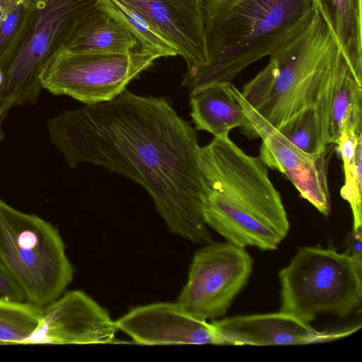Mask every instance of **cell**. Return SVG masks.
<instances>
[{
	"label": "cell",
	"mask_w": 362,
	"mask_h": 362,
	"mask_svg": "<svg viewBox=\"0 0 362 362\" xmlns=\"http://www.w3.org/2000/svg\"><path fill=\"white\" fill-rule=\"evenodd\" d=\"M47 129L71 168L92 163L135 181L171 232L195 243L211 241L197 132L165 98L126 89L111 100L60 112Z\"/></svg>",
	"instance_id": "1"
},
{
	"label": "cell",
	"mask_w": 362,
	"mask_h": 362,
	"mask_svg": "<svg viewBox=\"0 0 362 362\" xmlns=\"http://www.w3.org/2000/svg\"><path fill=\"white\" fill-rule=\"evenodd\" d=\"M197 159L206 187V225L240 247L277 249L290 223L260 158L246 153L224 134L199 147Z\"/></svg>",
	"instance_id": "2"
},
{
	"label": "cell",
	"mask_w": 362,
	"mask_h": 362,
	"mask_svg": "<svg viewBox=\"0 0 362 362\" xmlns=\"http://www.w3.org/2000/svg\"><path fill=\"white\" fill-rule=\"evenodd\" d=\"M207 64L185 83L190 91L231 82L259 59L294 43L316 13L313 0H204Z\"/></svg>",
	"instance_id": "3"
},
{
	"label": "cell",
	"mask_w": 362,
	"mask_h": 362,
	"mask_svg": "<svg viewBox=\"0 0 362 362\" xmlns=\"http://www.w3.org/2000/svg\"><path fill=\"white\" fill-rule=\"evenodd\" d=\"M339 49L316 11L303 34L270 57L267 66L243 87L245 100L276 129L302 110L317 105Z\"/></svg>",
	"instance_id": "4"
},
{
	"label": "cell",
	"mask_w": 362,
	"mask_h": 362,
	"mask_svg": "<svg viewBox=\"0 0 362 362\" xmlns=\"http://www.w3.org/2000/svg\"><path fill=\"white\" fill-rule=\"evenodd\" d=\"M25 1L22 21L0 52V122L13 106L35 102L42 89L39 77L42 65L96 4V0Z\"/></svg>",
	"instance_id": "5"
},
{
	"label": "cell",
	"mask_w": 362,
	"mask_h": 362,
	"mask_svg": "<svg viewBox=\"0 0 362 362\" xmlns=\"http://www.w3.org/2000/svg\"><path fill=\"white\" fill-rule=\"evenodd\" d=\"M0 260L25 300L39 308L57 299L73 279L74 269L57 229L1 199Z\"/></svg>",
	"instance_id": "6"
},
{
	"label": "cell",
	"mask_w": 362,
	"mask_h": 362,
	"mask_svg": "<svg viewBox=\"0 0 362 362\" xmlns=\"http://www.w3.org/2000/svg\"><path fill=\"white\" fill-rule=\"evenodd\" d=\"M279 276L280 311L305 323L325 313L345 317L361 306L362 263L346 251L303 247Z\"/></svg>",
	"instance_id": "7"
},
{
	"label": "cell",
	"mask_w": 362,
	"mask_h": 362,
	"mask_svg": "<svg viewBox=\"0 0 362 362\" xmlns=\"http://www.w3.org/2000/svg\"><path fill=\"white\" fill-rule=\"evenodd\" d=\"M157 59L141 47L126 54H93L62 45L44 63L39 77L51 93L93 105L120 94Z\"/></svg>",
	"instance_id": "8"
},
{
	"label": "cell",
	"mask_w": 362,
	"mask_h": 362,
	"mask_svg": "<svg viewBox=\"0 0 362 362\" xmlns=\"http://www.w3.org/2000/svg\"><path fill=\"white\" fill-rule=\"evenodd\" d=\"M253 261L245 248L229 242H209L194 254L177 304L194 317L224 315L246 285Z\"/></svg>",
	"instance_id": "9"
},
{
	"label": "cell",
	"mask_w": 362,
	"mask_h": 362,
	"mask_svg": "<svg viewBox=\"0 0 362 362\" xmlns=\"http://www.w3.org/2000/svg\"><path fill=\"white\" fill-rule=\"evenodd\" d=\"M230 90L251 123L256 137L262 139L259 157L263 163L284 174L303 199L328 216L331 212L328 165L336 145L330 144L319 153L300 150L259 115L232 83Z\"/></svg>",
	"instance_id": "10"
},
{
	"label": "cell",
	"mask_w": 362,
	"mask_h": 362,
	"mask_svg": "<svg viewBox=\"0 0 362 362\" xmlns=\"http://www.w3.org/2000/svg\"><path fill=\"white\" fill-rule=\"evenodd\" d=\"M117 330L105 308L74 290L40 308L38 324L25 344L117 343Z\"/></svg>",
	"instance_id": "11"
},
{
	"label": "cell",
	"mask_w": 362,
	"mask_h": 362,
	"mask_svg": "<svg viewBox=\"0 0 362 362\" xmlns=\"http://www.w3.org/2000/svg\"><path fill=\"white\" fill-rule=\"evenodd\" d=\"M144 16L186 62L182 84L208 62L204 0H119Z\"/></svg>",
	"instance_id": "12"
},
{
	"label": "cell",
	"mask_w": 362,
	"mask_h": 362,
	"mask_svg": "<svg viewBox=\"0 0 362 362\" xmlns=\"http://www.w3.org/2000/svg\"><path fill=\"white\" fill-rule=\"evenodd\" d=\"M219 345H297L329 341L354 333L358 327L320 332L310 324L279 311L238 315L211 323Z\"/></svg>",
	"instance_id": "13"
},
{
	"label": "cell",
	"mask_w": 362,
	"mask_h": 362,
	"mask_svg": "<svg viewBox=\"0 0 362 362\" xmlns=\"http://www.w3.org/2000/svg\"><path fill=\"white\" fill-rule=\"evenodd\" d=\"M114 322L139 344H218L211 323L189 315L177 302L138 306Z\"/></svg>",
	"instance_id": "14"
},
{
	"label": "cell",
	"mask_w": 362,
	"mask_h": 362,
	"mask_svg": "<svg viewBox=\"0 0 362 362\" xmlns=\"http://www.w3.org/2000/svg\"><path fill=\"white\" fill-rule=\"evenodd\" d=\"M327 144L346 130L362 128V82L340 50L317 105Z\"/></svg>",
	"instance_id": "15"
},
{
	"label": "cell",
	"mask_w": 362,
	"mask_h": 362,
	"mask_svg": "<svg viewBox=\"0 0 362 362\" xmlns=\"http://www.w3.org/2000/svg\"><path fill=\"white\" fill-rule=\"evenodd\" d=\"M230 82H216L192 90L189 103L196 130L214 136L240 127L249 138H257L242 106L231 93Z\"/></svg>",
	"instance_id": "16"
},
{
	"label": "cell",
	"mask_w": 362,
	"mask_h": 362,
	"mask_svg": "<svg viewBox=\"0 0 362 362\" xmlns=\"http://www.w3.org/2000/svg\"><path fill=\"white\" fill-rule=\"evenodd\" d=\"M64 46L76 52L93 54H126L140 47L123 25L96 6L78 22Z\"/></svg>",
	"instance_id": "17"
},
{
	"label": "cell",
	"mask_w": 362,
	"mask_h": 362,
	"mask_svg": "<svg viewBox=\"0 0 362 362\" xmlns=\"http://www.w3.org/2000/svg\"><path fill=\"white\" fill-rule=\"evenodd\" d=\"M356 78L362 82V0H313Z\"/></svg>",
	"instance_id": "18"
},
{
	"label": "cell",
	"mask_w": 362,
	"mask_h": 362,
	"mask_svg": "<svg viewBox=\"0 0 362 362\" xmlns=\"http://www.w3.org/2000/svg\"><path fill=\"white\" fill-rule=\"evenodd\" d=\"M341 158L344 184L341 197L353 214V230L362 231V128L345 131L336 144Z\"/></svg>",
	"instance_id": "19"
},
{
	"label": "cell",
	"mask_w": 362,
	"mask_h": 362,
	"mask_svg": "<svg viewBox=\"0 0 362 362\" xmlns=\"http://www.w3.org/2000/svg\"><path fill=\"white\" fill-rule=\"evenodd\" d=\"M105 11L136 39L139 46L158 58L177 55L176 49L140 13L119 0H96Z\"/></svg>",
	"instance_id": "20"
},
{
	"label": "cell",
	"mask_w": 362,
	"mask_h": 362,
	"mask_svg": "<svg viewBox=\"0 0 362 362\" xmlns=\"http://www.w3.org/2000/svg\"><path fill=\"white\" fill-rule=\"evenodd\" d=\"M40 308L0 297V344H25L35 329Z\"/></svg>",
	"instance_id": "21"
},
{
	"label": "cell",
	"mask_w": 362,
	"mask_h": 362,
	"mask_svg": "<svg viewBox=\"0 0 362 362\" xmlns=\"http://www.w3.org/2000/svg\"><path fill=\"white\" fill-rule=\"evenodd\" d=\"M277 129L293 145L308 153H321L329 145L317 105L295 114Z\"/></svg>",
	"instance_id": "22"
},
{
	"label": "cell",
	"mask_w": 362,
	"mask_h": 362,
	"mask_svg": "<svg viewBox=\"0 0 362 362\" xmlns=\"http://www.w3.org/2000/svg\"><path fill=\"white\" fill-rule=\"evenodd\" d=\"M26 9L25 0L20 1L0 25V52L6 47L18 28Z\"/></svg>",
	"instance_id": "23"
},
{
	"label": "cell",
	"mask_w": 362,
	"mask_h": 362,
	"mask_svg": "<svg viewBox=\"0 0 362 362\" xmlns=\"http://www.w3.org/2000/svg\"><path fill=\"white\" fill-rule=\"evenodd\" d=\"M0 296L13 300H25L24 293L0 260Z\"/></svg>",
	"instance_id": "24"
},
{
	"label": "cell",
	"mask_w": 362,
	"mask_h": 362,
	"mask_svg": "<svg viewBox=\"0 0 362 362\" xmlns=\"http://www.w3.org/2000/svg\"><path fill=\"white\" fill-rule=\"evenodd\" d=\"M362 231L351 230L346 238V252L356 261L362 263Z\"/></svg>",
	"instance_id": "25"
},
{
	"label": "cell",
	"mask_w": 362,
	"mask_h": 362,
	"mask_svg": "<svg viewBox=\"0 0 362 362\" xmlns=\"http://www.w3.org/2000/svg\"><path fill=\"white\" fill-rule=\"evenodd\" d=\"M22 0H0V25L6 16Z\"/></svg>",
	"instance_id": "26"
},
{
	"label": "cell",
	"mask_w": 362,
	"mask_h": 362,
	"mask_svg": "<svg viewBox=\"0 0 362 362\" xmlns=\"http://www.w3.org/2000/svg\"><path fill=\"white\" fill-rule=\"evenodd\" d=\"M2 81H3V74H2L1 71L0 70V86L2 83Z\"/></svg>",
	"instance_id": "27"
},
{
	"label": "cell",
	"mask_w": 362,
	"mask_h": 362,
	"mask_svg": "<svg viewBox=\"0 0 362 362\" xmlns=\"http://www.w3.org/2000/svg\"><path fill=\"white\" fill-rule=\"evenodd\" d=\"M0 123H1V122H0ZM2 136H3V134H2L1 127H0V139L2 138Z\"/></svg>",
	"instance_id": "28"
}]
</instances>
